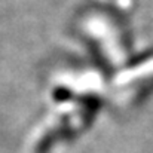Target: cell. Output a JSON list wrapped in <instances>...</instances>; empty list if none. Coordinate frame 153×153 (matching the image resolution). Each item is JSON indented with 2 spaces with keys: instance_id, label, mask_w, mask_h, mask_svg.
Here are the masks:
<instances>
[{
  "instance_id": "obj_3",
  "label": "cell",
  "mask_w": 153,
  "mask_h": 153,
  "mask_svg": "<svg viewBox=\"0 0 153 153\" xmlns=\"http://www.w3.org/2000/svg\"><path fill=\"white\" fill-rule=\"evenodd\" d=\"M52 97H53L55 101L64 102V101H68V100L73 98V92H71V89H68V88H65V86H58L56 89H53Z\"/></svg>"
},
{
  "instance_id": "obj_2",
  "label": "cell",
  "mask_w": 153,
  "mask_h": 153,
  "mask_svg": "<svg viewBox=\"0 0 153 153\" xmlns=\"http://www.w3.org/2000/svg\"><path fill=\"white\" fill-rule=\"evenodd\" d=\"M79 101L82 102L83 105V114H82V120H83V126L88 128L94 117L97 116V111L101 108V100L97 97V95H92V94H88V95H82L79 98Z\"/></svg>"
},
{
  "instance_id": "obj_4",
  "label": "cell",
  "mask_w": 153,
  "mask_h": 153,
  "mask_svg": "<svg viewBox=\"0 0 153 153\" xmlns=\"http://www.w3.org/2000/svg\"><path fill=\"white\" fill-rule=\"evenodd\" d=\"M149 59H153V49L146 51V52H143V53H140V55H137V56H134V58H131L129 62H128V67L129 68L137 67V65H140V64H143V62H146Z\"/></svg>"
},
{
  "instance_id": "obj_1",
  "label": "cell",
  "mask_w": 153,
  "mask_h": 153,
  "mask_svg": "<svg viewBox=\"0 0 153 153\" xmlns=\"http://www.w3.org/2000/svg\"><path fill=\"white\" fill-rule=\"evenodd\" d=\"M76 134H77V131H74V129L70 126V119L65 117L58 126H55L53 129L48 131L46 135L37 143L36 153H49V150H51L59 140L73 138Z\"/></svg>"
}]
</instances>
